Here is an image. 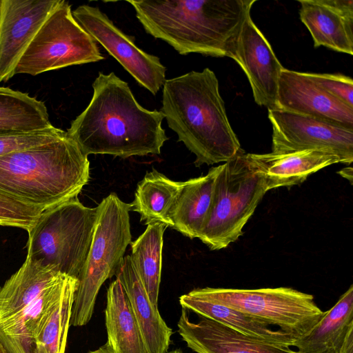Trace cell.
<instances>
[{"label": "cell", "instance_id": "30bf717a", "mask_svg": "<svg viewBox=\"0 0 353 353\" xmlns=\"http://www.w3.org/2000/svg\"><path fill=\"white\" fill-rule=\"evenodd\" d=\"M77 21L142 87L155 95L165 81V67L158 57L138 48L98 7L81 5L72 11Z\"/></svg>", "mask_w": 353, "mask_h": 353}, {"label": "cell", "instance_id": "7402d4cb", "mask_svg": "<svg viewBox=\"0 0 353 353\" xmlns=\"http://www.w3.org/2000/svg\"><path fill=\"white\" fill-rule=\"evenodd\" d=\"M179 303L185 310L199 316L223 324L243 334L284 348L293 347L295 339L280 330L220 303L194 295L191 292L180 296Z\"/></svg>", "mask_w": 353, "mask_h": 353}, {"label": "cell", "instance_id": "2e32d148", "mask_svg": "<svg viewBox=\"0 0 353 353\" xmlns=\"http://www.w3.org/2000/svg\"><path fill=\"white\" fill-rule=\"evenodd\" d=\"M300 19L315 48L353 54V1L301 0Z\"/></svg>", "mask_w": 353, "mask_h": 353}, {"label": "cell", "instance_id": "5bb4252c", "mask_svg": "<svg viewBox=\"0 0 353 353\" xmlns=\"http://www.w3.org/2000/svg\"><path fill=\"white\" fill-rule=\"evenodd\" d=\"M277 109L353 130V108L333 97L310 76L283 68L278 85Z\"/></svg>", "mask_w": 353, "mask_h": 353}, {"label": "cell", "instance_id": "cb8c5ba5", "mask_svg": "<svg viewBox=\"0 0 353 353\" xmlns=\"http://www.w3.org/2000/svg\"><path fill=\"white\" fill-rule=\"evenodd\" d=\"M60 274L26 256L21 268L0 288V321L24 310Z\"/></svg>", "mask_w": 353, "mask_h": 353}, {"label": "cell", "instance_id": "4316f807", "mask_svg": "<svg viewBox=\"0 0 353 353\" xmlns=\"http://www.w3.org/2000/svg\"><path fill=\"white\" fill-rule=\"evenodd\" d=\"M168 227L159 222L147 225L145 230L131 243V259L148 296L158 307L161 277L163 233Z\"/></svg>", "mask_w": 353, "mask_h": 353}, {"label": "cell", "instance_id": "603a6c76", "mask_svg": "<svg viewBox=\"0 0 353 353\" xmlns=\"http://www.w3.org/2000/svg\"><path fill=\"white\" fill-rule=\"evenodd\" d=\"M105 325V343L114 353H148L129 299L117 279L107 291Z\"/></svg>", "mask_w": 353, "mask_h": 353}, {"label": "cell", "instance_id": "7c38bea8", "mask_svg": "<svg viewBox=\"0 0 353 353\" xmlns=\"http://www.w3.org/2000/svg\"><path fill=\"white\" fill-rule=\"evenodd\" d=\"M230 58L246 74L256 103L268 110L277 109L279 80L283 67L250 13L241 26Z\"/></svg>", "mask_w": 353, "mask_h": 353}, {"label": "cell", "instance_id": "83f0119b", "mask_svg": "<svg viewBox=\"0 0 353 353\" xmlns=\"http://www.w3.org/2000/svg\"><path fill=\"white\" fill-rule=\"evenodd\" d=\"M78 281L69 277L53 304L36 339V353H65L72 307Z\"/></svg>", "mask_w": 353, "mask_h": 353}, {"label": "cell", "instance_id": "8992f818", "mask_svg": "<svg viewBox=\"0 0 353 353\" xmlns=\"http://www.w3.org/2000/svg\"><path fill=\"white\" fill-rule=\"evenodd\" d=\"M92 241L77 279L70 325L83 326L92 318L100 288L115 275L127 246L131 243L130 203L114 192L97 205Z\"/></svg>", "mask_w": 353, "mask_h": 353}, {"label": "cell", "instance_id": "d6a6232c", "mask_svg": "<svg viewBox=\"0 0 353 353\" xmlns=\"http://www.w3.org/2000/svg\"><path fill=\"white\" fill-rule=\"evenodd\" d=\"M0 353H8L3 345L0 342Z\"/></svg>", "mask_w": 353, "mask_h": 353}, {"label": "cell", "instance_id": "ffe728a7", "mask_svg": "<svg viewBox=\"0 0 353 353\" xmlns=\"http://www.w3.org/2000/svg\"><path fill=\"white\" fill-rule=\"evenodd\" d=\"M69 277L61 274L24 310L0 321V342L8 353H36L40 328Z\"/></svg>", "mask_w": 353, "mask_h": 353}, {"label": "cell", "instance_id": "6da1fadb", "mask_svg": "<svg viewBox=\"0 0 353 353\" xmlns=\"http://www.w3.org/2000/svg\"><path fill=\"white\" fill-rule=\"evenodd\" d=\"M92 88L89 104L66 130L85 155L125 159L161 153L168 139L161 110L141 106L128 83L114 72H99Z\"/></svg>", "mask_w": 353, "mask_h": 353}, {"label": "cell", "instance_id": "44dd1931", "mask_svg": "<svg viewBox=\"0 0 353 353\" xmlns=\"http://www.w3.org/2000/svg\"><path fill=\"white\" fill-rule=\"evenodd\" d=\"M218 167L205 176L182 182V186L169 213L171 228L190 239L199 238L212 203Z\"/></svg>", "mask_w": 353, "mask_h": 353}, {"label": "cell", "instance_id": "ba28073f", "mask_svg": "<svg viewBox=\"0 0 353 353\" xmlns=\"http://www.w3.org/2000/svg\"><path fill=\"white\" fill-rule=\"evenodd\" d=\"M194 295L276 325L294 339L308 334L323 316L314 296L291 288H196Z\"/></svg>", "mask_w": 353, "mask_h": 353}, {"label": "cell", "instance_id": "7a4b0ae2", "mask_svg": "<svg viewBox=\"0 0 353 353\" xmlns=\"http://www.w3.org/2000/svg\"><path fill=\"white\" fill-rule=\"evenodd\" d=\"M256 0H128L145 31L178 53L230 57Z\"/></svg>", "mask_w": 353, "mask_h": 353}, {"label": "cell", "instance_id": "9c48e42d", "mask_svg": "<svg viewBox=\"0 0 353 353\" xmlns=\"http://www.w3.org/2000/svg\"><path fill=\"white\" fill-rule=\"evenodd\" d=\"M104 59L97 42L74 19L70 3L61 0L23 54L15 75L37 76Z\"/></svg>", "mask_w": 353, "mask_h": 353}, {"label": "cell", "instance_id": "52a82bcc", "mask_svg": "<svg viewBox=\"0 0 353 353\" xmlns=\"http://www.w3.org/2000/svg\"><path fill=\"white\" fill-rule=\"evenodd\" d=\"M211 210L199 239L211 250L227 248L268 192L264 179L243 150L217 166Z\"/></svg>", "mask_w": 353, "mask_h": 353}, {"label": "cell", "instance_id": "836d02e7", "mask_svg": "<svg viewBox=\"0 0 353 353\" xmlns=\"http://www.w3.org/2000/svg\"><path fill=\"white\" fill-rule=\"evenodd\" d=\"M167 353H184V352L180 349H176V350H172L170 352H168Z\"/></svg>", "mask_w": 353, "mask_h": 353}, {"label": "cell", "instance_id": "3957f363", "mask_svg": "<svg viewBox=\"0 0 353 353\" xmlns=\"http://www.w3.org/2000/svg\"><path fill=\"white\" fill-rule=\"evenodd\" d=\"M162 93L164 119L178 141L195 155L196 167L225 163L241 151L210 68L165 80Z\"/></svg>", "mask_w": 353, "mask_h": 353}, {"label": "cell", "instance_id": "f1b7e54d", "mask_svg": "<svg viewBox=\"0 0 353 353\" xmlns=\"http://www.w3.org/2000/svg\"><path fill=\"white\" fill-rule=\"evenodd\" d=\"M43 211L0 192V226L18 228L28 231Z\"/></svg>", "mask_w": 353, "mask_h": 353}, {"label": "cell", "instance_id": "d4e9b609", "mask_svg": "<svg viewBox=\"0 0 353 353\" xmlns=\"http://www.w3.org/2000/svg\"><path fill=\"white\" fill-rule=\"evenodd\" d=\"M52 126L43 101L0 86V134L34 132Z\"/></svg>", "mask_w": 353, "mask_h": 353}, {"label": "cell", "instance_id": "4dcf8cb0", "mask_svg": "<svg viewBox=\"0 0 353 353\" xmlns=\"http://www.w3.org/2000/svg\"><path fill=\"white\" fill-rule=\"evenodd\" d=\"M310 77L335 99L353 108V81L341 74L310 73Z\"/></svg>", "mask_w": 353, "mask_h": 353}, {"label": "cell", "instance_id": "1f68e13d", "mask_svg": "<svg viewBox=\"0 0 353 353\" xmlns=\"http://www.w3.org/2000/svg\"><path fill=\"white\" fill-rule=\"evenodd\" d=\"M88 353H114L110 347L105 343L103 345L99 347L98 349L90 351Z\"/></svg>", "mask_w": 353, "mask_h": 353}, {"label": "cell", "instance_id": "e0dca14e", "mask_svg": "<svg viewBox=\"0 0 353 353\" xmlns=\"http://www.w3.org/2000/svg\"><path fill=\"white\" fill-rule=\"evenodd\" d=\"M247 154L262 175L267 191L279 187L299 185L312 174L330 165L341 163L337 155L317 150Z\"/></svg>", "mask_w": 353, "mask_h": 353}, {"label": "cell", "instance_id": "d6986e66", "mask_svg": "<svg viewBox=\"0 0 353 353\" xmlns=\"http://www.w3.org/2000/svg\"><path fill=\"white\" fill-rule=\"evenodd\" d=\"M293 347L299 353H353V285Z\"/></svg>", "mask_w": 353, "mask_h": 353}, {"label": "cell", "instance_id": "4fadbf2b", "mask_svg": "<svg viewBox=\"0 0 353 353\" xmlns=\"http://www.w3.org/2000/svg\"><path fill=\"white\" fill-rule=\"evenodd\" d=\"M61 0H0V83L17 66L41 26Z\"/></svg>", "mask_w": 353, "mask_h": 353}, {"label": "cell", "instance_id": "f546056e", "mask_svg": "<svg viewBox=\"0 0 353 353\" xmlns=\"http://www.w3.org/2000/svg\"><path fill=\"white\" fill-rule=\"evenodd\" d=\"M65 132L62 129L53 125L43 130L0 134V157L51 142L61 137Z\"/></svg>", "mask_w": 353, "mask_h": 353}, {"label": "cell", "instance_id": "277c9868", "mask_svg": "<svg viewBox=\"0 0 353 353\" xmlns=\"http://www.w3.org/2000/svg\"><path fill=\"white\" fill-rule=\"evenodd\" d=\"M89 179L88 156L66 131L0 157V192L42 210L77 197Z\"/></svg>", "mask_w": 353, "mask_h": 353}, {"label": "cell", "instance_id": "ac0fdd59", "mask_svg": "<svg viewBox=\"0 0 353 353\" xmlns=\"http://www.w3.org/2000/svg\"><path fill=\"white\" fill-rule=\"evenodd\" d=\"M114 276L127 294L148 353H167L172 330L149 299L130 255L123 256Z\"/></svg>", "mask_w": 353, "mask_h": 353}, {"label": "cell", "instance_id": "8fae6325", "mask_svg": "<svg viewBox=\"0 0 353 353\" xmlns=\"http://www.w3.org/2000/svg\"><path fill=\"white\" fill-rule=\"evenodd\" d=\"M272 127V152L323 150L337 155L341 163L353 161V130L280 109L268 110Z\"/></svg>", "mask_w": 353, "mask_h": 353}, {"label": "cell", "instance_id": "5b68a950", "mask_svg": "<svg viewBox=\"0 0 353 353\" xmlns=\"http://www.w3.org/2000/svg\"><path fill=\"white\" fill-rule=\"evenodd\" d=\"M98 207L78 197L43 210L28 230L27 256L78 279L93 238Z\"/></svg>", "mask_w": 353, "mask_h": 353}, {"label": "cell", "instance_id": "484cf974", "mask_svg": "<svg viewBox=\"0 0 353 353\" xmlns=\"http://www.w3.org/2000/svg\"><path fill=\"white\" fill-rule=\"evenodd\" d=\"M181 186L182 182L153 169L138 183L130 210L138 212L145 224L159 222L171 228L169 213Z\"/></svg>", "mask_w": 353, "mask_h": 353}, {"label": "cell", "instance_id": "9a60e30c", "mask_svg": "<svg viewBox=\"0 0 353 353\" xmlns=\"http://www.w3.org/2000/svg\"><path fill=\"white\" fill-rule=\"evenodd\" d=\"M199 316L191 321L182 309L178 332L196 353H299L243 334L215 321Z\"/></svg>", "mask_w": 353, "mask_h": 353}]
</instances>
